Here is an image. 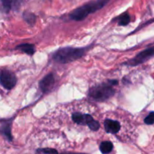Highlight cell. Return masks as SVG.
<instances>
[{
	"label": "cell",
	"mask_w": 154,
	"mask_h": 154,
	"mask_svg": "<svg viewBox=\"0 0 154 154\" xmlns=\"http://www.w3.org/2000/svg\"><path fill=\"white\" fill-rule=\"evenodd\" d=\"M109 1L110 0H96V1L84 5L74 10L70 14L71 19L76 21L82 20L84 18L87 17L90 14L93 13L103 8Z\"/></svg>",
	"instance_id": "1"
},
{
	"label": "cell",
	"mask_w": 154,
	"mask_h": 154,
	"mask_svg": "<svg viewBox=\"0 0 154 154\" xmlns=\"http://www.w3.org/2000/svg\"><path fill=\"white\" fill-rule=\"evenodd\" d=\"M86 50L84 48H63L58 50L54 54V60L60 63H68L81 58L85 54Z\"/></svg>",
	"instance_id": "2"
},
{
	"label": "cell",
	"mask_w": 154,
	"mask_h": 154,
	"mask_svg": "<svg viewBox=\"0 0 154 154\" xmlns=\"http://www.w3.org/2000/svg\"><path fill=\"white\" fill-rule=\"evenodd\" d=\"M114 90L111 87L105 84L96 86L90 90L89 96L98 102H104L114 96Z\"/></svg>",
	"instance_id": "3"
},
{
	"label": "cell",
	"mask_w": 154,
	"mask_h": 154,
	"mask_svg": "<svg viewBox=\"0 0 154 154\" xmlns=\"http://www.w3.org/2000/svg\"><path fill=\"white\" fill-rule=\"evenodd\" d=\"M0 84L6 90H11L17 84L16 76L11 71H2L0 74Z\"/></svg>",
	"instance_id": "4"
},
{
	"label": "cell",
	"mask_w": 154,
	"mask_h": 154,
	"mask_svg": "<svg viewBox=\"0 0 154 154\" xmlns=\"http://www.w3.org/2000/svg\"><path fill=\"white\" fill-rule=\"evenodd\" d=\"M153 54L154 48H147V49L141 51L135 58L132 59L130 61V65L131 66H137L138 64H141L148 60L149 58H150Z\"/></svg>",
	"instance_id": "5"
},
{
	"label": "cell",
	"mask_w": 154,
	"mask_h": 154,
	"mask_svg": "<svg viewBox=\"0 0 154 154\" xmlns=\"http://www.w3.org/2000/svg\"><path fill=\"white\" fill-rule=\"evenodd\" d=\"M54 84V78L52 74L46 75L39 83V87H40L42 92L44 93H48L52 89Z\"/></svg>",
	"instance_id": "6"
},
{
	"label": "cell",
	"mask_w": 154,
	"mask_h": 154,
	"mask_svg": "<svg viewBox=\"0 0 154 154\" xmlns=\"http://www.w3.org/2000/svg\"><path fill=\"white\" fill-rule=\"evenodd\" d=\"M1 2L6 11L18 10L22 4V0H1Z\"/></svg>",
	"instance_id": "7"
},
{
	"label": "cell",
	"mask_w": 154,
	"mask_h": 154,
	"mask_svg": "<svg viewBox=\"0 0 154 154\" xmlns=\"http://www.w3.org/2000/svg\"><path fill=\"white\" fill-rule=\"evenodd\" d=\"M104 126H105V131L108 133H117L120 129V125L119 122L115 121V120H109V119H107L105 120Z\"/></svg>",
	"instance_id": "8"
},
{
	"label": "cell",
	"mask_w": 154,
	"mask_h": 154,
	"mask_svg": "<svg viewBox=\"0 0 154 154\" xmlns=\"http://www.w3.org/2000/svg\"><path fill=\"white\" fill-rule=\"evenodd\" d=\"M0 126V132L9 141H12V135L11 133V121L10 120H3L1 122Z\"/></svg>",
	"instance_id": "9"
},
{
	"label": "cell",
	"mask_w": 154,
	"mask_h": 154,
	"mask_svg": "<svg viewBox=\"0 0 154 154\" xmlns=\"http://www.w3.org/2000/svg\"><path fill=\"white\" fill-rule=\"evenodd\" d=\"M72 119L78 124L87 125V123L93 119V117L89 114H81L80 113H75L72 115Z\"/></svg>",
	"instance_id": "10"
},
{
	"label": "cell",
	"mask_w": 154,
	"mask_h": 154,
	"mask_svg": "<svg viewBox=\"0 0 154 154\" xmlns=\"http://www.w3.org/2000/svg\"><path fill=\"white\" fill-rule=\"evenodd\" d=\"M17 49L20 50L21 51L29 54V55H32L35 51V46L33 45H31V44H23V45L17 47Z\"/></svg>",
	"instance_id": "11"
},
{
	"label": "cell",
	"mask_w": 154,
	"mask_h": 154,
	"mask_svg": "<svg viewBox=\"0 0 154 154\" xmlns=\"http://www.w3.org/2000/svg\"><path fill=\"white\" fill-rule=\"evenodd\" d=\"M113 144L111 141H103L99 146V150L103 154L110 153L113 150Z\"/></svg>",
	"instance_id": "12"
},
{
	"label": "cell",
	"mask_w": 154,
	"mask_h": 154,
	"mask_svg": "<svg viewBox=\"0 0 154 154\" xmlns=\"http://www.w3.org/2000/svg\"><path fill=\"white\" fill-rule=\"evenodd\" d=\"M23 18L29 25L33 26L35 23L36 17L32 13H30V12H25V13L23 14Z\"/></svg>",
	"instance_id": "13"
},
{
	"label": "cell",
	"mask_w": 154,
	"mask_h": 154,
	"mask_svg": "<svg viewBox=\"0 0 154 154\" xmlns=\"http://www.w3.org/2000/svg\"><path fill=\"white\" fill-rule=\"evenodd\" d=\"M130 22V17L128 14H124L119 17V24L120 26H126Z\"/></svg>",
	"instance_id": "14"
},
{
	"label": "cell",
	"mask_w": 154,
	"mask_h": 154,
	"mask_svg": "<svg viewBox=\"0 0 154 154\" xmlns=\"http://www.w3.org/2000/svg\"><path fill=\"white\" fill-rule=\"evenodd\" d=\"M38 154H59L58 151L53 148H42L37 150Z\"/></svg>",
	"instance_id": "15"
},
{
	"label": "cell",
	"mask_w": 154,
	"mask_h": 154,
	"mask_svg": "<svg viewBox=\"0 0 154 154\" xmlns=\"http://www.w3.org/2000/svg\"><path fill=\"white\" fill-rule=\"evenodd\" d=\"M87 126L90 127V129L93 131H97L98 129L100 127V125H99V122L96 121V120H93V118L87 123Z\"/></svg>",
	"instance_id": "16"
},
{
	"label": "cell",
	"mask_w": 154,
	"mask_h": 154,
	"mask_svg": "<svg viewBox=\"0 0 154 154\" xmlns=\"http://www.w3.org/2000/svg\"><path fill=\"white\" fill-rule=\"evenodd\" d=\"M144 123L147 125H152L154 123V112H151L144 119Z\"/></svg>",
	"instance_id": "17"
},
{
	"label": "cell",
	"mask_w": 154,
	"mask_h": 154,
	"mask_svg": "<svg viewBox=\"0 0 154 154\" xmlns=\"http://www.w3.org/2000/svg\"><path fill=\"white\" fill-rule=\"evenodd\" d=\"M63 154H85V153H65Z\"/></svg>",
	"instance_id": "18"
}]
</instances>
